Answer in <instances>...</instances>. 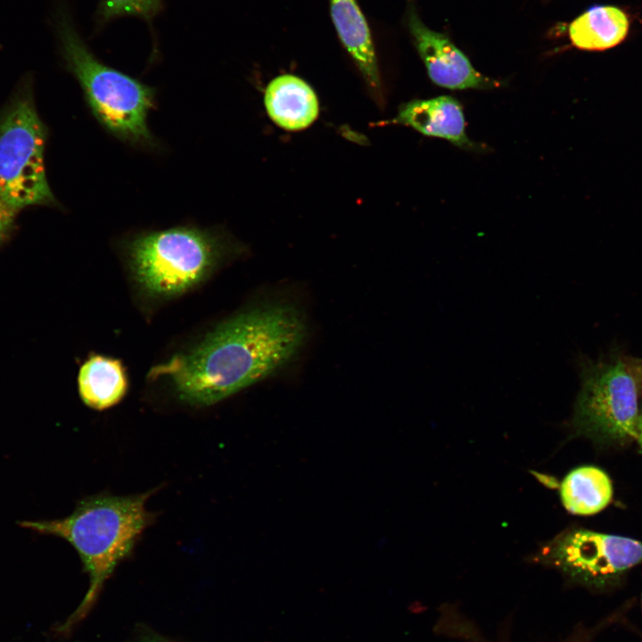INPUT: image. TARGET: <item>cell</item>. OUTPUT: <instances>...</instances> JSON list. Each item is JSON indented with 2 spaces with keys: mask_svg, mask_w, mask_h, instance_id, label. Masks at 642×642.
Returning <instances> with one entry per match:
<instances>
[{
  "mask_svg": "<svg viewBox=\"0 0 642 642\" xmlns=\"http://www.w3.org/2000/svg\"><path fill=\"white\" fill-rule=\"evenodd\" d=\"M307 335L294 306L268 303L218 325L198 344L152 368L178 399L208 407L272 375L297 355Z\"/></svg>",
  "mask_w": 642,
  "mask_h": 642,
  "instance_id": "1",
  "label": "cell"
},
{
  "mask_svg": "<svg viewBox=\"0 0 642 642\" xmlns=\"http://www.w3.org/2000/svg\"><path fill=\"white\" fill-rule=\"evenodd\" d=\"M155 491L128 496L96 494L80 500L64 518L20 523L21 527L36 533L69 542L89 575L86 597L60 627L62 632L70 630L86 617L105 580L132 554L143 532L154 522L155 514L147 510L146 502Z\"/></svg>",
  "mask_w": 642,
  "mask_h": 642,
  "instance_id": "2",
  "label": "cell"
},
{
  "mask_svg": "<svg viewBox=\"0 0 642 642\" xmlns=\"http://www.w3.org/2000/svg\"><path fill=\"white\" fill-rule=\"evenodd\" d=\"M229 251L219 234L176 226L137 235L126 246L131 276L146 296H180L208 278Z\"/></svg>",
  "mask_w": 642,
  "mask_h": 642,
  "instance_id": "3",
  "label": "cell"
},
{
  "mask_svg": "<svg viewBox=\"0 0 642 642\" xmlns=\"http://www.w3.org/2000/svg\"><path fill=\"white\" fill-rule=\"evenodd\" d=\"M57 31L67 68L78 80L98 122L120 140L154 145L147 125V116L155 105L154 88L101 62L63 14Z\"/></svg>",
  "mask_w": 642,
  "mask_h": 642,
  "instance_id": "4",
  "label": "cell"
},
{
  "mask_svg": "<svg viewBox=\"0 0 642 642\" xmlns=\"http://www.w3.org/2000/svg\"><path fill=\"white\" fill-rule=\"evenodd\" d=\"M580 387L571 425L578 435L604 444L634 440L642 391L633 357L613 352L579 360Z\"/></svg>",
  "mask_w": 642,
  "mask_h": 642,
  "instance_id": "5",
  "label": "cell"
},
{
  "mask_svg": "<svg viewBox=\"0 0 642 642\" xmlns=\"http://www.w3.org/2000/svg\"><path fill=\"white\" fill-rule=\"evenodd\" d=\"M45 139L31 99L12 102L0 119V197L16 210L55 202L45 175Z\"/></svg>",
  "mask_w": 642,
  "mask_h": 642,
  "instance_id": "6",
  "label": "cell"
},
{
  "mask_svg": "<svg viewBox=\"0 0 642 642\" xmlns=\"http://www.w3.org/2000/svg\"><path fill=\"white\" fill-rule=\"evenodd\" d=\"M538 558L576 581L600 588L613 583L642 562V542L586 529H571L545 544Z\"/></svg>",
  "mask_w": 642,
  "mask_h": 642,
  "instance_id": "7",
  "label": "cell"
},
{
  "mask_svg": "<svg viewBox=\"0 0 642 642\" xmlns=\"http://www.w3.org/2000/svg\"><path fill=\"white\" fill-rule=\"evenodd\" d=\"M407 14L408 31L434 84L453 90L491 89L499 86L498 81L476 70L448 36L426 27L413 4Z\"/></svg>",
  "mask_w": 642,
  "mask_h": 642,
  "instance_id": "8",
  "label": "cell"
},
{
  "mask_svg": "<svg viewBox=\"0 0 642 642\" xmlns=\"http://www.w3.org/2000/svg\"><path fill=\"white\" fill-rule=\"evenodd\" d=\"M393 123L411 127L428 136L443 138L463 149L475 148L465 133L462 106L452 96L411 101L401 106Z\"/></svg>",
  "mask_w": 642,
  "mask_h": 642,
  "instance_id": "9",
  "label": "cell"
},
{
  "mask_svg": "<svg viewBox=\"0 0 642 642\" xmlns=\"http://www.w3.org/2000/svg\"><path fill=\"white\" fill-rule=\"evenodd\" d=\"M264 103L273 122L290 131L309 127L319 113L314 90L294 75H281L270 81L265 90Z\"/></svg>",
  "mask_w": 642,
  "mask_h": 642,
  "instance_id": "10",
  "label": "cell"
},
{
  "mask_svg": "<svg viewBox=\"0 0 642 642\" xmlns=\"http://www.w3.org/2000/svg\"><path fill=\"white\" fill-rule=\"evenodd\" d=\"M338 37L373 89L381 86L378 63L369 26L356 0H329Z\"/></svg>",
  "mask_w": 642,
  "mask_h": 642,
  "instance_id": "11",
  "label": "cell"
},
{
  "mask_svg": "<svg viewBox=\"0 0 642 642\" xmlns=\"http://www.w3.org/2000/svg\"><path fill=\"white\" fill-rule=\"evenodd\" d=\"M630 27L628 13L615 5H594L567 28L573 46L584 51H605L625 40Z\"/></svg>",
  "mask_w": 642,
  "mask_h": 642,
  "instance_id": "12",
  "label": "cell"
},
{
  "mask_svg": "<svg viewBox=\"0 0 642 642\" xmlns=\"http://www.w3.org/2000/svg\"><path fill=\"white\" fill-rule=\"evenodd\" d=\"M78 385L84 404L102 411L123 399L128 389V380L119 359L93 355L81 366Z\"/></svg>",
  "mask_w": 642,
  "mask_h": 642,
  "instance_id": "13",
  "label": "cell"
},
{
  "mask_svg": "<svg viewBox=\"0 0 642 642\" xmlns=\"http://www.w3.org/2000/svg\"><path fill=\"white\" fill-rule=\"evenodd\" d=\"M613 492L608 475L591 465L572 470L560 486V497L564 508L578 515L600 512L611 502Z\"/></svg>",
  "mask_w": 642,
  "mask_h": 642,
  "instance_id": "14",
  "label": "cell"
},
{
  "mask_svg": "<svg viewBox=\"0 0 642 642\" xmlns=\"http://www.w3.org/2000/svg\"><path fill=\"white\" fill-rule=\"evenodd\" d=\"M162 6V0H102L100 15L104 20L125 15L151 20Z\"/></svg>",
  "mask_w": 642,
  "mask_h": 642,
  "instance_id": "15",
  "label": "cell"
},
{
  "mask_svg": "<svg viewBox=\"0 0 642 642\" xmlns=\"http://www.w3.org/2000/svg\"><path fill=\"white\" fill-rule=\"evenodd\" d=\"M17 211L0 197V241L11 229Z\"/></svg>",
  "mask_w": 642,
  "mask_h": 642,
  "instance_id": "16",
  "label": "cell"
},
{
  "mask_svg": "<svg viewBox=\"0 0 642 642\" xmlns=\"http://www.w3.org/2000/svg\"><path fill=\"white\" fill-rule=\"evenodd\" d=\"M138 642H173L160 635L153 632L144 633Z\"/></svg>",
  "mask_w": 642,
  "mask_h": 642,
  "instance_id": "17",
  "label": "cell"
},
{
  "mask_svg": "<svg viewBox=\"0 0 642 642\" xmlns=\"http://www.w3.org/2000/svg\"><path fill=\"white\" fill-rule=\"evenodd\" d=\"M634 440L637 441L640 453H642V407L637 422Z\"/></svg>",
  "mask_w": 642,
  "mask_h": 642,
  "instance_id": "18",
  "label": "cell"
},
{
  "mask_svg": "<svg viewBox=\"0 0 642 642\" xmlns=\"http://www.w3.org/2000/svg\"><path fill=\"white\" fill-rule=\"evenodd\" d=\"M633 360L642 389V358H633Z\"/></svg>",
  "mask_w": 642,
  "mask_h": 642,
  "instance_id": "19",
  "label": "cell"
}]
</instances>
